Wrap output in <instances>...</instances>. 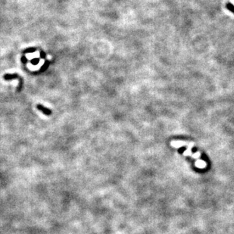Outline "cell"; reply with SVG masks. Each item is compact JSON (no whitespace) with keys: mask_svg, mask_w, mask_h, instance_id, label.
I'll return each mask as SVG.
<instances>
[{"mask_svg":"<svg viewBox=\"0 0 234 234\" xmlns=\"http://www.w3.org/2000/svg\"><path fill=\"white\" fill-rule=\"evenodd\" d=\"M37 50V49L34 47H31V48H27V49L24 51V53H32V52H34L35 51Z\"/></svg>","mask_w":234,"mask_h":234,"instance_id":"5","label":"cell"},{"mask_svg":"<svg viewBox=\"0 0 234 234\" xmlns=\"http://www.w3.org/2000/svg\"><path fill=\"white\" fill-rule=\"evenodd\" d=\"M38 62H39V59H38V58H34V59H33V60H32V61H31V63H32V64H33V65H37V64H38Z\"/></svg>","mask_w":234,"mask_h":234,"instance_id":"8","label":"cell"},{"mask_svg":"<svg viewBox=\"0 0 234 234\" xmlns=\"http://www.w3.org/2000/svg\"><path fill=\"white\" fill-rule=\"evenodd\" d=\"M184 155H192V152H191V147H187V150L183 152Z\"/></svg>","mask_w":234,"mask_h":234,"instance_id":"6","label":"cell"},{"mask_svg":"<svg viewBox=\"0 0 234 234\" xmlns=\"http://www.w3.org/2000/svg\"><path fill=\"white\" fill-rule=\"evenodd\" d=\"M37 107L40 111H42V112L44 114H46V115H51V114H52V111H51L50 109H49V108H46L45 106H43V105H37Z\"/></svg>","mask_w":234,"mask_h":234,"instance_id":"2","label":"cell"},{"mask_svg":"<svg viewBox=\"0 0 234 234\" xmlns=\"http://www.w3.org/2000/svg\"><path fill=\"white\" fill-rule=\"evenodd\" d=\"M196 166L199 168H204L207 166V163L202 160H198L196 162Z\"/></svg>","mask_w":234,"mask_h":234,"instance_id":"4","label":"cell"},{"mask_svg":"<svg viewBox=\"0 0 234 234\" xmlns=\"http://www.w3.org/2000/svg\"><path fill=\"white\" fill-rule=\"evenodd\" d=\"M171 145L174 148H180V147L183 146H187V147H193L195 145L194 142H184V141H172Z\"/></svg>","mask_w":234,"mask_h":234,"instance_id":"1","label":"cell"},{"mask_svg":"<svg viewBox=\"0 0 234 234\" xmlns=\"http://www.w3.org/2000/svg\"><path fill=\"white\" fill-rule=\"evenodd\" d=\"M18 77V75L16 74H7L5 75H4V79L5 80H14V79H16Z\"/></svg>","mask_w":234,"mask_h":234,"instance_id":"3","label":"cell"},{"mask_svg":"<svg viewBox=\"0 0 234 234\" xmlns=\"http://www.w3.org/2000/svg\"><path fill=\"white\" fill-rule=\"evenodd\" d=\"M191 156H192V158H193V159H199V158H200V156H201V153L199 152H198L192 155Z\"/></svg>","mask_w":234,"mask_h":234,"instance_id":"7","label":"cell"}]
</instances>
